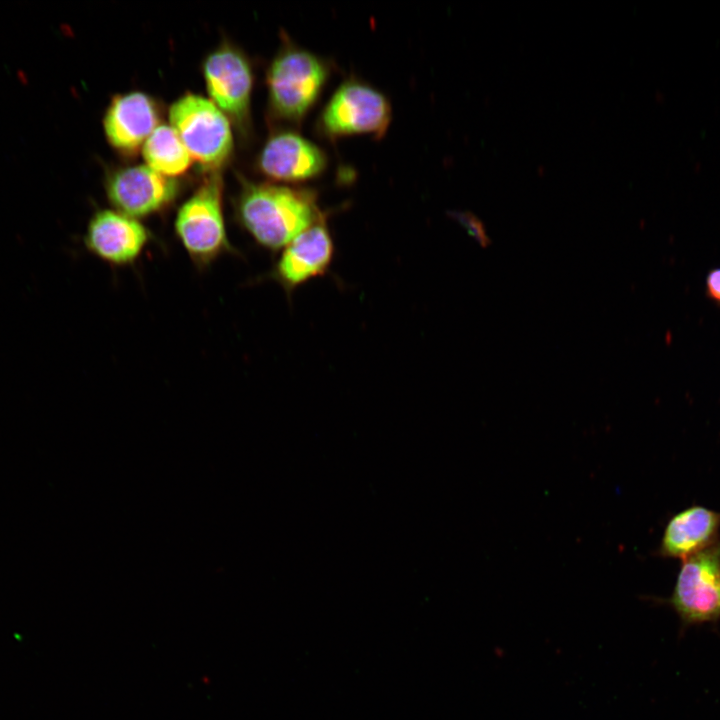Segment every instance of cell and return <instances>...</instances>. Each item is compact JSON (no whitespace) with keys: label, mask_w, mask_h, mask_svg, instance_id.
Masks as SVG:
<instances>
[{"label":"cell","mask_w":720,"mask_h":720,"mask_svg":"<svg viewBox=\"0 0 720 720\" xmlns=\"http://www.w3.org/2000/svg\"><path fill=\"white\" fill-rule=\"evenodd\" d=\"M719 527L720 513L702 506L687 508L667 523L658 554L684 560L711 546Z\"/></svg>","instance_id":"4fadbf2b"},{"label":"cell","mask_w":720,"mask_h":720,"mask_svg":"<svg viewBox=\"0 0 720 720\" xmlns=\"http://www.w3.org/2000/svg\"><path fill=\"white\" fill-rule=\"evenodd\" d=\"M151 240L150 231L136 218L109 209L93 214L83 237L89 253L117 268L135 264Z\"/></svg>","instance_id":"9c48e42d"},{"label":"cell","mask_w":720,"mask_h":720,"mask_svg":"<svg viewBox=\"0 0 720 720\" xmlns=\"http://www.w3.org/2000/svg\"><path fill=\"white\" fill-rule=\"evenodd\" d=\"M706 295L720 305V267L711 269L706 276Z\"/></svg>","instance_id":"2e32d148"},{"label":"cell","mask_w":720,"mask_h":720,"mask_svg":"<svg viewBox=\"0 0 720 720\" xmlns=\"http://www.w3.org/2000/svg\"><path fill=\"white\" fill-rule=\"evenodd\" d=\"M106 193L117 211L137 219L169 207L178 194V184L147 165H137L113 172Z\"/></svg>","instance_id":"30bf717a"},{"label":"cell","mask_w":720,"mask_h":720,"mask_svg":"<svg viewBox=\"0 0 720 720\" xmlns=\"http://www.w3.org/2000/svg\"><path fill=\"white\" fill-rule=\"evenodd\" d=\"M203 75L211 101L236 125L245 127L253 85L246 57L236 48L222 45L205 59Z\"/></svg>","instance_id":"ba28073f"},{"label":"cell","mask_w":720,"mask_h":720,"mask_svg":"<svg viewBox=\"0 0 720 720\" xmlns=\"http://www.w3.org/2000/svg\"><path fill=\"white\" fill-rule=\"evenodd\" d=\"M669 602L687 623L720 618V546L683 560Z\"/></svg>","instance_id":"8992f818"},{"label":"cell","mask_w":720,"mask_h":720,"mask_svg":"<svg viewBox=\"0 0 720 720\" xmlns=\"http://www.w3.org/2000/svg\"><path fill=\"white\" fill-rule=\"evenodd\" d=\"M327 166L325 152L292 130L271 135L258 157V167L268 178L280 182H303L322 174Z\"/></svg>","instance_id":"8fae6325"},{"label":"cell","mask_w":720,"mask_h":720,"mask_svg":"<svg viewBox=\"0 0 720 720\" xmlns=\"http://www.w3.org/2000/svg\"><path fill=\"white\" fill-rule=\"evenodd\" d=\"M387 97L368 83L350 78L331 95L317 120L316 128L327 139L368 134L382 137L391 122Z\"/></svg>","instance_id":"277c9868"},{"label":"cell","mask_w":720,"mask_h":720,"mask_svg":"<svg viewBox=\"0 0 720 720\" xmlns=\"http://www.w3.org/2000/svg\"><path fill=\"white\" fill-rule=\"evenodd\" d=\"M103 124L109 143L117 150L130 154L138 150L156 129L157 106L143 92L118 95L108 106Z\"/></svg>","instance_id":"7c38bea8"},{"label":"cell","mask_w":720,"mask_h":720,"mask_svg":"<svg viewBox=\"0 0 720 720\" xmlns=\"http://www.w3.org/2000/svg\"><path fill=\"white\" fill-rule=\"evenodd\" d=\"M278 253L266 277L278 283L291 298L297 288L325 275L331 266L335 246L327 224V213Z\"/></svg>","instance_id":"52a82bcc"},{"label":"cell","mask_w":720,"mask_h":720,"mask_svg":"<svg viewBox=\"0 0 720 720\" xmlns=\"http://www.w3.org/2000/svg\"><path fill=\"white\" fill-rule=\"evenodd\" d=\"M325 214L315 191L279 184L247 183L235 203L238 224L274 253Z\"/></svg>","instance_id":"6da1fadb"},{"label":"cell","mask_w":720,"mask_h":720,"mask_svg":"<svg viewBox=\"0 0 720 720\" xmlns=\"http://www.w3.org/2000/svg\"><path fill=\"white\" fill-rule=\"evenodd\" d=\"M222 192V180L213 174L176 214L175 235L199 272L207 270L220 257L237 253L227 235Z\"/></svg>","instance_id":"3957f363"},{"label":"cell","mask_w":720,"mask_h":720,"mask_svg":"<svg viewBox=\"0 0 720 720\" xmlns=\"http://www.w3.org/2000/svg\"><path fill=\"white\" fill-rule=\"evenodd\" d=\"M142 152L147 166L169 178L183 174L191 165V156L171 125L157 126Z\"/></svg>","instance_id":"5bb4252c"},{"label":"cell","mask_w":720,"mask_h":720,"mask_svg":"<svg viewBox=\"0 0 720 720\" xmlns=\"http://www.w3.org/2000/svg\"><path fill=\"white\" fill-rule=\"evenodd\" d=\"M325 60L287 42L273 58L266 76L271 115L300 123L317 102L329 77Z\"/></svg>","instance_id":"7a4b0ae2"},{"label":"cell","mask_w":720,"mask_h":720,"mask_svg":"<svg viewBox=\"0 0 720 720\" xmlns=\"http://www.w3.org/2000/svg\"><path fill=\"white\" fill-rule=\"evenodd\" d=\"M169 119L191 159L216 169L229 158L233 136L228 117L210 100L185 94L170 107Z\"/></svg>","instance_id":"5b68a950"},{"label":"cell","mask_w":720,"mask_h":720,"mask_svg":"<svg viewBox=\"0 0 720 720\" xmlns=\"http://www.w3.org/2000/svg\"><path fill=\"white\" fill-rule=\"evenodd\" d=\"M450 216L457 220L480 246L487 247L491 244V239L487 235L484 224L474 214L454 211L450 212Z\"/></svg>","instance_id":"9a60e30c"}]
</instances>
